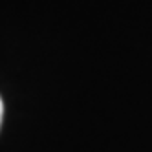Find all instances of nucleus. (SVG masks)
I'll return each mask as SVG.
<instances>
[{"instance_id":"nucleus-1","label":"nucleus","mask_w":152,"mask_h":152,"mask_svg":"<svg viewBox=\"0 0 152 152\" xmlns=\"http://www.w3.org/2000/svg\"><path fill=\"white\" fill-rule=\"evenodd\" d=\"M2 117H4V103H2V97H0V125H2Z\"/></svg>"}]
</instances>
